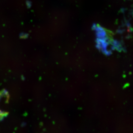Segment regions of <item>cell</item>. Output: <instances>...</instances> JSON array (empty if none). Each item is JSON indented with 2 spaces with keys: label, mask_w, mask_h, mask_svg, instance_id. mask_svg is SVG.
Listing matches in <instances>:
<instances>
[{
  "label": "cell",
  "mask_w": 133,
  "mask_h": 133,
  "mask_svg": "<svg viewBox=\"0 0 133 133\" xmlns=\"http://www.w3.org/2000/svg\"><path fill=\"white\" fill-rule=\"evenodd\" d=\"M8 113L6 112H3L0 111V120H2L4 117L7 116Z\"/></svg>",
  "instance_id": "obj_1"
}]
</instances>
